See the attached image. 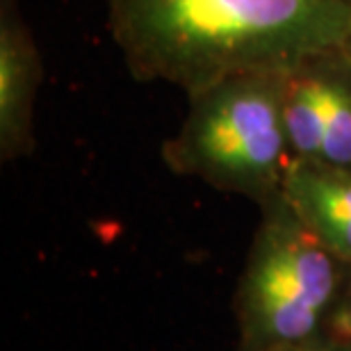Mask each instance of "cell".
<instances>
[{
	"mask_svg": "<svg viewBox=\"0 0 351 351\" xmlns=\"http://www.w3.org/2000/svg\"><path fill=\"white\" fill-rule=\"evenodd\" d=\"M110 27L137 80L192 94L345 48L351 0H110Z\"/></svg>",
	"mask_w": 351,
	"mask_h": 351,
	"instance_id": "obj_1",
	"label": "cell"
},
{
	"mask_svg": "<svg viewBox=\"0 0 351 351\" xmlns=\"http://www.w3.org/2000/svg\"><path fill=\"white\" fill-rule=\"evenodd\" d=\"M233 297L235 351H285L322 340L351 265L335 256L283 192L261 206Z\"/></svg>",
	"mask_w": 351,
	"mask_h": 351,
	"instance_id": "obj_2",
	"label": "cell"
},
{
	"mask_svg": "<svg viewBox=\"0 0 351 351\" xmlns=\"http://www.w3.org/2000/svg\"><path fill=\"white\" fill-rule=\"evenodd\" d=\"M180 130L162 144L169 171L256 201L283 189L292 160L283 119V71L228 75L192 91Z\"/></svg>",
	"mask_w": 351,
	"mask_h": 351,
	"instance_id": "obj_3",
	"label": "cell"
},
{
	"mask_svg": "<svg viewBox=\"0 0 351 351\" xmlns=\"http://www.w3.org/2000/svg\"><path fill=\"white\" fill-rule=\"evenodd\" d=\"M292 158L351 169V55L335 48L283 71Z\"/></svg>",
	"mask_w": 351,
	"mask_h": 351,
	"instance_id": "obj_4",
	"label": "cell"
},
{
	"mask_svg": "<svg viewBox=\"0 0 351 351\" xmlns=\"http://www.w3.org/2000/svg\"><path fill=\"white\" fill-rule=\"evenodd\" d=\"M41 82V60L16 12L3 5L0 16V156L12 162L32 151L34 98Z\"/></svg>",
	"mask_w": 351,
	"mask_h": 351,
	"instance_id": "obj_5",
	"label": "cell"
},
{
	"mask_svg": "<svg viewBox=\"0 0 351 351\" xmlns=\"http://www.w3.org/2000/svg\"><path fill=\"white\" fill-rule=\"evenodd\" d=\"M280 192L301 221L351 265V169L292 158Z\"/></svg>",
	"mask_w": 351,
	"mask_h": 351,
	"instance_id": "obj_6",
	"label": "cell"
},
{
	"mask_svg": "<svg viewBox=\"0 0 351 351\" xmlns=\"http://www.w3.org/2000/svg\"><path fill=\"white\" fill-rule=\"evenodd\" d=\"M319 342L340 351H351V269Z\"/></svg>",
	"mask_w": 351,
	"mask_h": 351,
	"instance_id": "obj_7",
	"label": "cell"
},
{
	"mask_svg": "<svg viewBox=\"0 0 351 351\" xmlns=\"http://www.w3.org/2000/svg\"><path fill=\"white\" fill-rule=\"evenodd\" d=\"M285 351H340V349H333L324 345V342H315V345H308V347H297V349H285Z\"/></svg>",
	"mask_w": 351,
	"mask_h": 351,
	"instance_id": "obj_8",
	"label": "cell"
},
{
	"mask_svg": "<svg viewBox=\"0 0 351 351\" xmlns=\"http://www.w3.org/2000/svg\"><path fill=\"white\" fill-rule=\"evenodd\" d=\"M345 51L351 55V34H349V39H347V44H345Z\"/></svg>",
	"mask_w": 351,
	"mask_h": 351,
	"instance_id": "obj_9",
	"label": "cell"
}]
</instances>
